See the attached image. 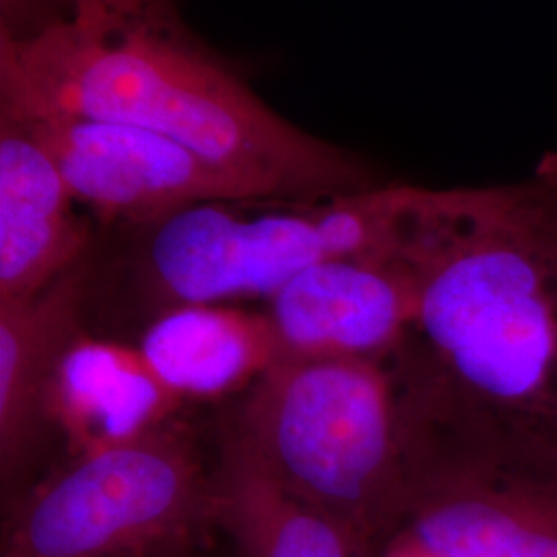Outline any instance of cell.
Instances as JSON below:
<instances>
[{
    "label": "cell",
    "instance_id": "9a60e30c",
    "mask_svg": "<svg viewBox=\"0 0 557 557\" xmlns=\"http://www.w3.org/2000/svg\"><path fill=\"white\" fill-rule=\"evenodd\" d=\"M73 9V23L77 27H101L122 20L139 9L140 0H69Z\"/></svg>",
    "mask_w": 557,
    "mask_h": 557
},
{
    "label": "cell",
    "instance_id": "4fadbf2b",
    "mask_svg": "<svg viewBox=\"0 0 557 557\" xmlns=\"http://www.w3.org/2000/svg\"><path fill=\"white\" fill-rule=\"evenodd\" d=\"M213 522L242 557H358L335 522L281 490L238 442L215 475Z\"/></svg>",
    "mask_w": 557,
    "mask_h": 557
},
{
    "label": "cell",
    "instance_id": "30bf717a",
    "mask_svg": "<svg viewBox=\"0 0 557 557\" xmlns=\"http://www.w3.org/2000/svg\"><path fill=\"white\" fill-rule=\"evenodd\" d=\"M139 347L87 337L64 343L46 379L41 418L54 421L77 457L143 438L182 407Z\"/></svg>",
    "mask_w": 557,
    "mask_h": 557
},
{
    "label": "cell",
    "instance_id": "52a82bcc",
    "mask_svg": "<svg viewBox=\"0 0 557 557\" xmlns=\"http://www.w3.org/2000/svg\"><path fill=\"white\" fill-rule=\"evenodd\" d=\"M400 535L434 557H557V481L421 448Z\"/></svg>",
    "mask_w": 557,
    "mask_h": 557
},
{
    "label": "cell",
    "instance_id": "277c9868",
    "mask_svg": "<svg viewBox=\"0 0 557 557\" xmlns=\"http://www.w3.org/2000/svg\"><path fill=\"white\" fill-rule=\"evenodd\" d=\"M416 186L324 200H211L139 225H110L114 264L163 304L271 299L331 259L398 255Z\"/></svg>",
    "mask_w": 557,
    "mask_h": 557
},
{
    "label": "cell",
    "instance_id": "ba28073f",
    "mask_svg": "<svg viewBox=\"0 0 557 557\" xmlns=\"http://www.w3.org/2000/svg\"><path fill=\"white\" fill-rule=\"evenodd\" d=\"M285 359H388L411 333L418 283L398 255L312 264L264 312Z\"/></svg>",
    "mask_w": 557,
    "mask_h": 557
},
{
    "label": "cell",
    "instance_id": "9c48e42d",
    "mask_svg": "<svg viewBox=\"0 0 557 557\" xmlns=\"http://www.w3.org/2000/svg\"><path fill=\"white\" fill-rule=\"evenodd\" d=\"M75 202L27 124L0 110V301L40 294L87 257L98 234Z\"/></svg>",
    "mask_w": 557,
    "mask_h": 557
},
{
    "label": "cell",
    "instance_id": "2e32d148",
    "mask_svg": "<svg viewBox=\"0 0 557 557\" xmlns=\"http://www.w3.org/2000/svg\"><path fill=\"white\" fill-rule=\"evenodd\" d=\"M382 557H434L430 556L425 549H421L418 543H413L411 539L403 537V535H398L393 543H391V547L386 549V554Z\"/></svg>",
    "mask_w": 557,
    "mask_h": 557
},
{
    "label": "cell",
    "instance_id": "7c38bea8",
    "mask_svg": "<svg viewBox=\"0 0 557 557\" xmlns=\"http://www.w3.org/2000/svg\"><path fill=\"white\" fill-rule=\"evenodd\" d=\"M89 289L87 257L40 294L0 301V465L7 483L29 450L41 419L46 379L79 329Z\"/></svg>",
    "mask_w": 557,
    "mask_h": 557
},
{
    "label": "cell",
    "instance_id": "e0dca14e",
    "mask_svg": "<svg viewBox=\"0 0 557 557\" xmlns=\"http://www.w3.org/2000/svg\"><path fill=\"white\" fill-rule=\"evenodd\" d=\"M541 176L545 182V190H547V199H549V207H552V213L557 221V158H552L549 163L541 165Z\"/></svg>",
    "mask_w": 557,
    "mask_h": 557
},
{
    "label": "cell",
    "instance_id": "5bb4252c",
    "mask_svg": "<svg viewBox=\"0 0 557 557\" xmlns=\"http://www.w3.org/2000/svg\"><path fill=\"white\" fill-rule=\"evenodd\" d=\"M73 21L69 0H0V38L25 44Z\"/></svg>",
    "mask_w": 557,
    "mask_h": 557
},
{
    "label": "cell",
    "instance_id": "7a4b0ae2",
    "mask_svg": "<svg viewBox=\"0 0 557 557\" xmlns=\"http://www.w3.org/2000/svg\"><path fill=\"white\" fill-rule=\"evenodd\" d=\"M0 108L64 112L160 133L255 200H324L382 186L358 153L301 131L186 29L176 0L98 29L73 21L38 40L0 38Z\"/></svg>",
    "mask_w": 557,
    "mask_h": 557
},
{
    "label": "cell",
    "instance_id": "3957f363",
    "mask_svg": "<svg viewBox=\"0 0 557 557\" xmlns=\"http://www.w3.org/2000/svg\"><path fill=\"white\" fill-rule=\"evenodd\" d=\"M386 359H285L255 384L236 442L361 554L405 524L419 438Z\"/></svg>",
    "mask_w": 557,
    "mask_h": 557
},
{
    "label": "cell",
    "instance_id": "ac0fdd59",
    "mask_svg": "<svg viewBox=\"0 0 557 557\" xmlns=\"http://www.w3.org/2000/svg\"><path fill=\"white\" fill-rule=\"evenodd\" d=\"M172 554H174V552H170V554H161V556L156 557H172Z\"/></svg>",
    "mask_w": 557,
    "mask_h": 557
},
{
    "label": "cell",
    "instance_id": "8992f818",
    "mask_svg": "<svg viewBox=\"0 0 557 557\" xmlns=\"http://www.w3.org/2000/svg\"><path fill=\"white\" fill-rule=\"evenodd\" d=\"M2 112L27 124L73 197L103 227L149 223L211 200H255L238 182L160 133L64 112Z\"/></svg>",
    "mask_w": 557,
    "mask_h": 557
},
{
    "label": "cell",
    "instance_id": "5b68a950",
    "mask_svg": "<svg viewBox=\"0 0 557 557\" xmlns=\"http://www.w3.org/2000/svg\"><path fill=\"white\" fill-rule=\"evenodd\" d=\"M215 478L190 436L168 423L75 465L21 499L2 557H156L213 522Z\"/></svg>",
    "mask_w": 557,
    "mask_h": 557
},
{
    "label": "cell",
    "instance_id": "8fae6325",
    "mask_svg": "<svg viewBox=\"0 0 557 557\" xmlns=\"http://www.w3.org/2000/svg\"><path fill=\"white\" fill-rule=\"evenodd\" d=\"M140 354L180 398L238 393L277 361L271 320L227 304H188L158 312Z\"/></svg>",
    "mask_w": 557,
    "mask_h": 557
},
{
    "label": "cell",
    "instance_id": "6da1fadb",
    "mask_svg": "<svg viewBox=\"0 0 557 557\" xmlns=\"http://www.w3.org/2000/svg\"><path fill=\"white\" fill-rule=\"evenodd\" d=\"M400 395L428 448L557 481V221L543 178L418 188Z\"/></svg>",
    "mask_w": 557,
    "mask_h": 557
}]
</instances>
